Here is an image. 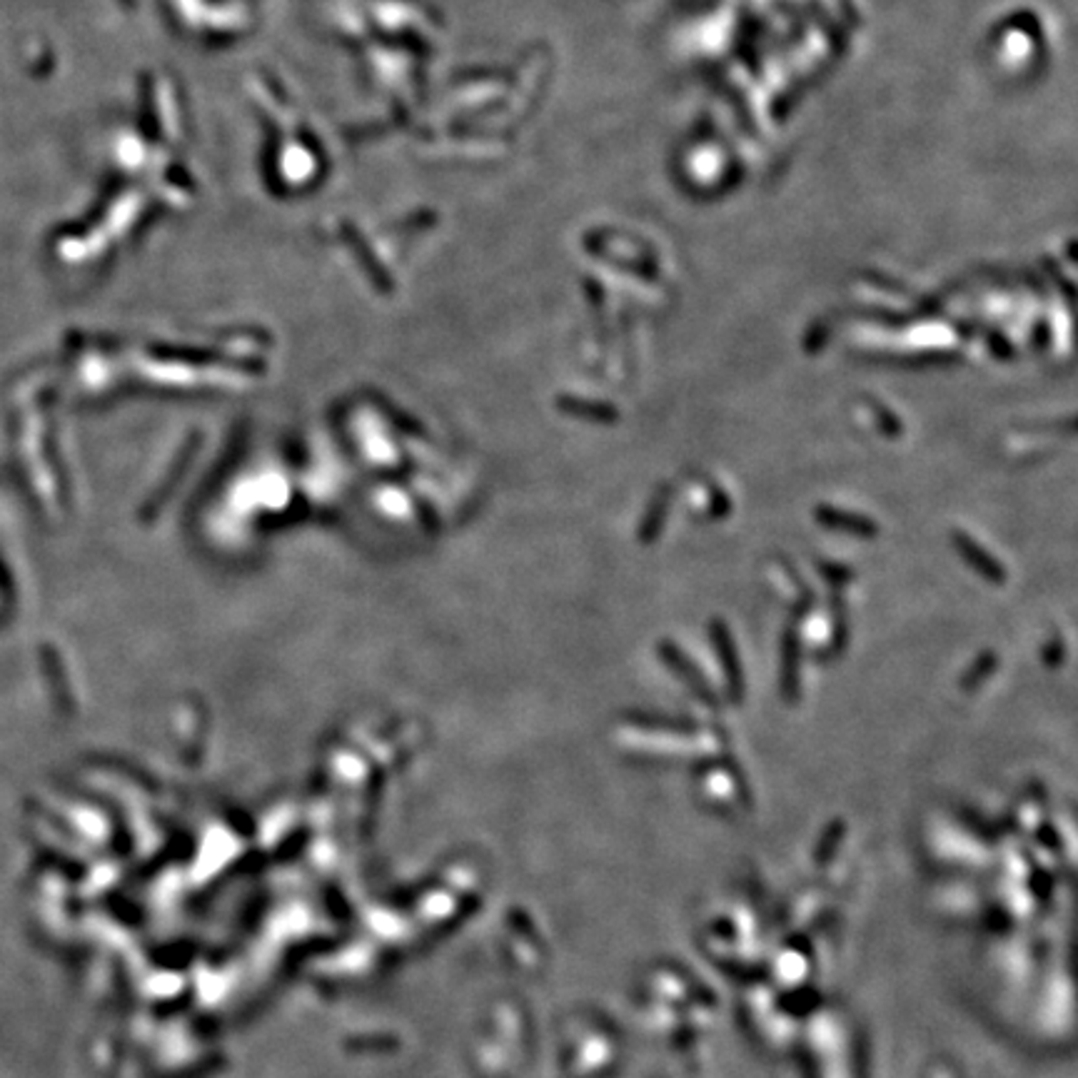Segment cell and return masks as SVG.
I'll list each match as a JSON object with an SVG mask.
<instances>
[{
	"label": "cell",
	"instance_id": "cell-1",
	"mask_svg": "<svg viewBox=\"0 0 1078 1078\" xmlns=\"http://www.w3.org/2000/svg\"><path fill=\"white\" fill-rule=\"evenodd\" d=\"M710 634L711 644L717 649V657L721 659V667H724V674H727L729 697H731V701H741V697H744V672H741V662H739L731 632H729V627L721 619H711Z\"/></svg>",
	"mask_w": 1078,
	"mask_h": 1078
},
{
	"label": "cell",
	"instance_id": "cell-2",
	"mask_svg": "<svg viewBox=\"0 0 1078 1078\" xmlns=\"http://www.w3.org/2000/svg\"><path fill=\"white\" fill-rule=\"evenodd\" d=\"M951 544H954L956 552L964 557L966 565L974 569V572H979L986 582H991V585H1003V582H1006V569H1003L1001 562L993 557L989 549L981 547L971 534H966V532L961 530H954L951 532Z\"/></svg>",
	"mask_w": 1078,
	"mask_h": 1078
},
{
	"label": "cell",
	"instance_id": "cell-3",
	"mask_svg": "<svg viewBox=\"0 0 1078 1078\" xmlns=\"http://www.w3.org/2000/svg\"><path fill=\"white\" fill-rule=\"evenodd\" d=\"M659 654H662V659L667 662V667L672 669V672H677L684 679V684L689 687L697 697H700L704 704H710V707H717V694H714V689H711L710 684H707V679H704V674L694 667V662H691L687 654L681 652L679 647L674 642H662L659 644Z\"/></svg>",
	"mask_w": 1078,
	"mask_h": 1078
},
{
	"label": "cell",
	"instance_id": "cell-4",
	"mask_svg": "<svg viewBox=\"0 0 1078 1078\" xmlns=\"http://www.w3.org/2000/svg\"><path fill=\"white\" fill-rule=\"evenodd\" d=\"M814 517H816V522L824 524V527L844 532V534H854V537H876V534H879V524L871 520V517H866V514H859V512L819 504V507L814 510Z\"/></svg>",
	"mask_w": 1078,
	"mask_h": 1078
},
{
	"label": "cell",
	"instance_id": "cell-5",
	"mask_svg": "<svg viewBox=\"0 0 1078 1078\" xmlns=\"http://www.w3.org/2000/svg\"><path fill=\"white\" fill-rule=\"evenodd\" d=\"M782 657H784V662H782V694L792 704L799 697V669H802V664H799L802 644H799V637H796L794 629H786L784 632Z\"/></svg>",
	"mask_w": 1078,
	"mask_h": 1078
},
{
	"label": "cell",
	"instance_id": "cell-6",
	"mask_svg": "<svg viewBox=\"0 0 1078 1078\" xmlns=\"http://www.w3.org/2000/svg\"><path fill=\"white\" fill-rule=\"evenodd\" d=\"M667 510H669V487L664 484L662 490L654 494L652 504H649V510L644 514L642 527H639V542L652 544L654 539H657V534L662 532L664 520H667Z\"/></svg>",
	"mask_w": 1078,
	"mask_h": 1078
},
{
	"label": "cell",
	"instance_id": "cell-7",
	"mask_svg": "<svg viewBox=\"0 0 1078 1078\" xmlns=\"http://www.w3.org/2000/svg\"><path fill=\"white\" fill-rule=\"evenodd\" d=\"M565 407H567L569 412H575V415H586L589 420H592V422H602V425H615L617 420H619L617 407L606 405V402L569 399V402H565Z\"/></svg>",
	"mask_w": 1078,
	"mask_h": 1078
},
{
	"label": "cell",
	"instance_id": "cell-8",
	"mask_svg": "<svg viewBox=\"0 0 1078 1078\" xmlns=\"http://www.w3.org/2000/svg\"><path fill=\"white\" fill-rule=\"evenodd\" d=\"M996 669V654L993 652H984L979 659H976L974 664H971V669L964 674V679H961V687H964L966 691L976 689V687H981L986 681V677Z\"/></svg>",
	"mask_w": 1078,
	"mask_h": 1078
},
{
	"label": "cell",
	"instance_id": "cell-9",
	"mask_svg": "<svg viewBox=\"0 0 1078 1078\" xmlns=\"http://www.w3.org/2000/svg\"><path fill=\"white\" fill-rule=\"evenodd\" d=\"M869 407L874 409V415L881 417V427H884V432H886V435H898V432H901V422H898L897 417L891 415L886 407L876 405L874 399H869Z\"/></svg>",
	"mask_w": 1078,
	"mask_h": 1078
},
{
	"label": "cell",
	"instance_id": "cell-10",
	"mask_svg": "<svg viewBox=\"0 0 1078 1078\" xmlns=\"http://www.w3.org/2000/svg\"><path fill=\"white\" fill-rule=\"evenodd\" d=\"M1061 657H1063V644H1061V639H1053L1049 649H1046V664L1056 667V664H1061Z\"/></svg>",
	"mask_w": 1078,
	"mask_h": 1078
}]
</instances>
